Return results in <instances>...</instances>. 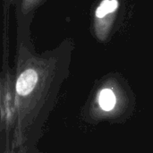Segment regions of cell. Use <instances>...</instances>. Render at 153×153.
<instances>
[{"mask_svg":"<svg viewBox=\"0 0 153 153\" xmlns=\"http://www.w3.org/2000/svg\"><path fill=\"white\" fill-rule=\"evenodd\" d=\"M38 82V74L34 69L23 71L16 81V92L20 96L29 95L35 88Z\"/></svg>","mask_w":153,"mask_h":153,"instance_id":"cell-1","label":"cell"},{"mask_svg":"<svg viewBox=\"0 0 153 153\" xmlns=\"http://www.w3.org/2000/svg\"><path fill=\"white\" fill-rule=\"evenodd\" d=\"M99 105L104 111H111L117 103V98L114 91L108 88L101 90L98 97Z\"/></svg>","mask_w":153,"mask_h":153,"instance_id":"cell-2","label":"cell"},{"mask_svg":"<svg viewBox=\"0 0 153 153\" xmlns=\"http://www.w3.org/2000/svg\"><path fill=\"white\" fill-rule=\"evenodd\" d=\"M111 13L109 7V0H103L96 10V16L98 18L104 17L107 13Z\"/></svg>","mask_w":153,"mask_h":153,"instance_id":"cell-3","label":"cell"}]
</instances>
